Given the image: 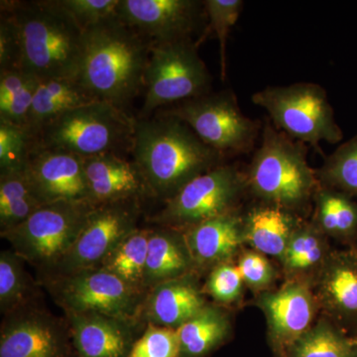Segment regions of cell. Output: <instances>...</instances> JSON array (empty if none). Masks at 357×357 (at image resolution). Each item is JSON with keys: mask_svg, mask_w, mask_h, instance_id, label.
Masks as SVG:
<instances>
[{"mask_svg": "<svg viewBox=\"0 0 357 357\" xmlns=\"http://www.w3.org/2000/svg\"><path fill=\"white\" fill-rule=\"evenodd\" d=\"M354 241H356V243H357V234H356V239H354ZM356 248L357 249V245L356 246Z\"/></svg>", "mask_w": 357, "mask_h": 357, "instance_id": "41", "label": "cell"}, {"mask_svg": "<svg viewBox=\"0 0 357 357\" xmlns=\"http://www.w3.org/2000/svg\"><path fill=\"white\" fill-rule=\"evenodd\" d=\"M314 195L318 229L337 238L356 239L357 202L349 195L328 187L319 188Z\"/></svg>", "mask_w": 357, "mask_h": 357, "instance_id": "29", "label": "cell"}, {"mask_svg": "<svg viewBox=\"0 0 357 357\" xmlns=\"http://www.w3.org/2000/svg\"><path fill=\"white\" fill-rule=\"evenodd\" d=\"M151 232L152 227H138L128 234L98 267L116 275L130 287L148 293L144 287V278Z\"/></svg>", "mask_w": 357, "mask_h": 357, "instance_id": "28", "label": "cell"}, {"mask_svg": "<svg viewBox=\"0 0 357 357\" xmlns=\"http://www.w3.org/2000/svg\"><path fill=\"white\" fill-rule=\"evenodd\" d=\"M82 29L116 15L119 0H57Z\"/></svg>", "mask_w": 357, "mask_h": 357, "instance_id": "37", "label": "cell"}, {"mask_svg": "<svg viewBox=\"0 0 357 357\" xmlns=\"http://www.w3.org/2000/svg\"><path fill=\"white\" fill-rule=\"evenodd\" d=\"M131 154L154 199L163 203L225 160L188 124L164 110L136 119Z\"/></svg>", "mask_w": 357, "mask_h": 357, "instance_id": "1", "label": "cell"}, {"mask_svg": "<svg viewBox=\"0 0 357 357\" xmlns=\"http://www.w3.org/2000/svg\"><path fill=\"white\" fill-rule=\"evenodd\" d=\"M26 172L45 204L56 202L91 203L82 157L36 144L30 154Z\"/></svg>", "mask_w": 357, "mask_h": 357, "instance_id": "15", "label": "cell"}, {"mask_svg": "<svg viewBox=\"0 0 357 357\" xmlns=\"http://www.w3.org/2000/svg\"><path fill=\"white\" fill-rule=\"evenodd\" d=\"M298 227L290 211L274 204L258 206L244 218V238L258 252L282 258Z\"/></svg>", "mask_w": 357, "mask_h": 357, "instance_id": "24", "label": "cell"}, {"mask_svg": "<svg viewBox=\"0 0 357 357\" xmlns=\"http://www.w3.org/2000/svg\"><path fill=\"white\" fill-rule=\"evenodd\" d=\"M84 173L93 206L114 202L154 199L146 178L135 161L121 155L84 158Z\"/></svg>", "mask_w": 357, "mask_h": 357, "instance_id": "18", "label": "cell"}, {"mask_svg": "<svg viewBox=\"0 0 357 357\" xmlns=\"http://www.w3.org/2000/svg\"><path fill=\"white\" fill-rule=\"evenodd\" d=\"M307 146L282 132L270 119L253 154L246 181L258 198L292 211L309 203L318 185L307 163Z\"/></svg>", "mask_w": 357, "mask_h": 357, "instance_id": "4", "label": "cell"}, {"mask_svg": "<svg viewBox=\"0 0 357 357\" xmlns=\"http://www.w3.org/2000/svg\"><path fill=\"white\" fill-rule=\"evenodd\" d=\"M116 15L152 45L197 41L195 36L202 43L208 36L206 7L199 0H119Z\"/></svg>", "mask_w": 357, "mask_h": 357, "instance_id": "13", "label": "cell"}, {"mask_svg": "<svg viewBox=\"0 0 357 357\" xmlns=\"http://www.w3.org/2000/svg\"><path fill=\"white\" fill-rule=\"evenodd\" d=\"M317 303L342 330L357 332V249L326 256L316 286Z\"/></svg>", "mask_w": 357, "mask_h": 357, "instance_id": "17", "label": "cell"}, {"mask_svg": "<svg viewBox=\"0 0 357 357\" xmlns=\"http://www.w3.org/2000/svg\"><path fill=\"white\" fill-rule=\"evenodd\" d=\"M25 260L13 249L0 252V312L2 317L41 300V286L25 268Z\"/></svg>", "mask_w": 357, "mask_h": 357, "instance_id": "26", "label": "cell"}, {"mask_svg": "<svg viewBox=\"0 0 357 357\" xmlns=\"http://www.w3.org/2000/svg\"><path fill=\"white\" fill-rule=\"evenodd\" d=\"M199 45L194 40L152 45L140 117L211 93V76Z\"/></svg>", "mask_w": 357, "mask_h": 357, "instance_id": "9", "label": "cell"}, {"mask_svg": "<svg viewBox=\"0 0 357 357\" xmlns=\"http://www.w3.org/2000/svg\"><path fill=\"white\" fill-rule=\"evenodd\" d=\"M152 44L115 15L84 30L79 82L96 100L126 107L145 89Z\"/></svg>", "mask_w": 357, "mask_h": 357, "instance_id": "2", "label": "cell"}, {"mask_svg": "<svg viewBox=\"0 0 357 357\" xmlns=\"http://www.w3.org/2000/svg\"><path fill=\"white\" fill-rule=\"evenodd\" d=\"M161 110L184 121L204 144L225 158L249 153L259 135L260 122L241 112L229 89L211 91Z\"/></svg>", "mask_w": 357, "mask_h": 357, "instance_id": "10", "label": "cell"}, {"mask_svg": "<svg viewBox=\"0 0 357 357\" xmlns=\"http://www.w3.org/2000/svg\"><path fill=\"white\" fill-rule=\"evenodd\" d=\"M251 100L269 115L282 132L323 154L321 143L337 144L344 139L328 93L321 84L295 83L268 86L256 91Z\"/></svg>", "mask_w": 357, "mask_h": 357, "instance_id": "6", "label": "cell"}, {"mask_svg": "<svg viewBox=\"0 0 357 357\" xmlns=\"http://www.w3.org/2000/svg\"><path fill=\"white\" fill-rule=\"evenodd\" d=\"M272 337L281 344L292 345L312 328L317 302L306 286L291 283L259 301Z\"/></svg>", "mask_w": 357, "mask_h": 357, "instance_id": "20", "label": "cell"}, {"mask_svg": "<svg viewBox=\"0 0 357 357\" xmlns=\"http://www.w3.org/2000/svg\"><path fill=\"white\" fill-rule=\"evenodd\" d=\"M0 357H77L65 317L39 303L2 317Z\"/></svg>", "mask_w": 357, "mask_h": 357, "instance_id": "14", "label": "cell"}, {"mask_svg": "<svg viewBox=\"0 0 357 357\" xmlns=\"http://www.w3.org/2000/svg\"><path fill=\"white\" fill-rule=\"evenodd\" d=\"M197 271L229 262L244 238V220L234 213L182 230Z\"/></svg>", "mask_w": 357, "mask_h": 357, "instance_id": "21", "label": "cell"}, {"mask_svg": "<svg viewBox=\"0 0 357 357\" xmlns=\"http://www.w3.org/2000/svg\"><path fill=\"white\" fill-rule=\"evenodd\" d=\"M198 273L184 232L172 227H152L148 246L144 287L146 291L164 282Z\"/></svg>", "mask_w": 357, "mask_h": 357, "instance_id": "22", "label": "cell"}, {"mask_svg": "<svg viewBox=\"0 0 357 357\" xmlns=\"http://www.w3.org/2000/svg\"><path fill=\"white\" fill-rule=\"evenodd\" d=\"M178 354L180 342L177 330L147 325L128 357H178Z\"/></svg>", "mask_w": 357, "mask_h": 357, "instance_id": "36", "label": "cell"}, {"mask_svg": "<svg viewBox=\"0 0 357 357\" xmlns=\"http://www.w3.org/2000/svg\"><path fill=\"white\" fill-rule=\"evenodd\" d=\"M356 356V342L326 321L312 326L291 345V357Z\"/></svg>", "mask_w": 357, "mask_h": 357, "instance_id": "31", "label": "cell"}, {"mask_svg": "<svg viewBox=\"0 0 357 357\" xmlns=\"http://www.w3.org/2000/svg\"><path fill=\"white\" fill-rule=\"evenodd\" d=\"M197 274L164 282L148 291L140 319L143 325L178 330L206 305Z\"/></svg>", "mask_w": 357, "mask_h": 357, "instance_id": "19", "label": "cell"}, {"mask_svg": "<svg viewBox=\"0 0 357 357\" xmlns=\"http://www.w3.org/2000/svg\"><path fill=\"white\" fill-rule=\"evenodd\" d=\"M143 202H114L96 206L81 234L52 275H65L98 267L128 234L139 227ZM42 277V276H38Z\"/></svg>", "mask_w": 357, "mask_h": 357, "instance_id": "12", "label": "cell"}, {"mask_svg": "<svg viewBox=\"0 0 357 357\" xmlns=\"http://www.w3.org/2000/svg\"><path fill=\"white\" fill-rule=\"evenodd\" d=\"M86 202H56L41 206L24 222L0 234L37 277L51 273L70 250L95 208Z\"/></svg>", "mask_w": 357, "mask_h": 357, "instance_id": "7", "label": "cell"}, {"mask_svg": "<svg viewBox=\"0 0 357 357\" xmlns=\"http://www.w3.org/2000/svg\"><path fill=\"white\" fill-rule=\"evenodd\" d=\"M20 30L21 70L37 79L77 81L84 51V31L57 0L1 1Z\"/></svg>", "mask_w": 357, "mask_h": 357, "instance_id": "3", "label": "cell"}, {"mask_svg": "<svg viewBox=\"0 0 357 357\" xmlns=\"http://www.w3.org/2000/svg\"><path fill=\"white\" fill-rule=\"evenodd\" d=\"M316 176L324 187L357 198V133L325 157L323 165L316 171Z\"/></svg>", "mask_w": 357, "mask_h": 357, "instance_id": "32", "label": "cell"}, {"mask_svg": "<svg viewBox=\"0 0 357 357\" xmlns=\"http://www.w3.org/2000/svg\"><path fill=\"white\" fill-rule=\"evenodd\" d=\"M35 145L27 128L0 121V174L25 170Z\"/></svg>", "mask_w": 357, "mask_h": 357, "instance_id": "34", "label": "cell"}, {"mask_svg": "<svg viewBox=\"0 0 357 357\" xmlns=\"http://www.w3.org/2000/svg\"><path fill=\"white\" fill-rule=\"evenodd\" d=\"M208 28L206 34L215 33L220 44V72L227 77V40L230 30L236 24L244 6L243 0H204Z\"/></svg>", "mask_w": 357, "mask_h": 357, "instance_id": "35", "label": "cell"}, {"mask_svg": "<svg viewBox=\"0 0 357 357\" xmlns=\"http://www.w3.org/2000/svg\"><path fill=\"white\" fill-rule=\"evenodd\" d=\"M37 281L64 314L96 312L142 324L141 311L147 293L130 287L102 268L37 277Z\"/></svg>", "mask_w": 357, "mask_h": 357, "instance_id": "8", "label": "cell"}, {"mask_svg": "<svg viewBox=\"0 0 357 357\" xmlns=\"http://www.w3.org/2000/svg\"><path fill=\"white\" fill-rule=\"evenodd\" d=\"M246 185V175L236 165L223 163L188 183L149 222L157 227L185 230L234 213Z\"/></svg>", "mask_w": 357, "mask_h": 357, "instance_id": "11", "label": "cell"}, {"mask_svg": "<svg viewBox=\"0 0 357 357\" xmlns=\"http://www.w3.org/2000/svg\"><path fill=\"white\" fill-rule=\"evenodd\" d=\"M1 8V7H0ZM22 46L17 24L6 9L0 13V72L21 70Z\"/></svg>", "mask_w": 357, "mask_h": 357, "instance_id": "39", "label": "cell"}, {"mask_svg": "<svg viewBox=\"0 0 357 357\" xmlns=\"http://www.w3.org/2000/svg\"><path fill=\"white\" fill-rule=\"evenodd\" d=\"M38 79L22 70L0 72V121L27 128Z\"/></svg>", "mask_w": 357, "mask_h": 357, "instance_id": "30", "label": "cell"}, {"mask_svg": "<svg viewBox=\"0 0 357 357\" xmlns=\"http://www.w3.org/2000/svg\"><path fill=\"white\" fill-rule=\"evenodd\" d=\"M231 332L229 314L208 304L178 328V357H206L225 342Z\"/></svg>", "mask_w": 357, "mask_h": 357, "instance_id": "25", "label": "cell"}, {"mask_svg": "<svg viewBox=\"0 0 357 357\" xmlns=\"http://www.w3.org/2000/svg\"><path fill=\"white\" fill-rule=\"evenodd\" d=\"M96 102L77 81L66 79H38L27 129L33 136L65 112Z\"/></svg>", "mask_w": 357, "mask_h": 357, "instance_id": "23", "label": "cell"}, {"mask_svg": "<svg viewBox=\"0 0 357 357\" xmlns=\"http://www.w3.org/2000/svg\"><path fill=\"white\" fill-rule=\"evenodd\" d=\"M43 206L26 169L0 174V234L15 229Z\"/></svg>", "mask_w": 357, "mask_h": 357, "instance_id": "27", "label": "cell"}, {"mask_svg": "<svg viewBox=\"0 0 357 357\" xmlns=\"http://www.w3.org/2000/svg\"><path fill=\"white\" fill-rule=\"evenodd\" d=\"M237 268L243 280L253 288L266 287L273 279L271 264L260 252L245 253L239 259Z\"/></svg>", "mask_w": 357, "mask_h": 357, "instance_id": "40", "label": "cell"}, {"mask_svg": "<svg viewBox=\"0 0 357 357\" xmlns=\"http://www.w3.org/2000/svg\"><path fill=\"white\" fill-rule=\"evenodd\" d=\"M328 255L321 230L299 225L294 231L282 260L288 271L301 273L323 266Z\"/></svg>", "mask_w": 357, "mask_h": 357, "instance_id": "33", "label": "cell"}, {"mask_svg": "<svg viewBox=\"0 0 357 357\" xmlns=\"http://www.w3.org/2000/svg\"><path fill=\"white\" fill-rule=\"evenodd\" d=\"M243 282L236 265L222 263L211 269L206 280V290L217 302L229 304L241 295Z\"/></svg>", "mask_w": 357, "mask_h": 357, "instance_id": "38", "label": "cell"}, {"mask_svg": "<svg viewBox=\"0 0 357 357\" xmlns=\"http://www.w3.org/2000/svg\"><path fill=\"white\" fill-rule=\"evenodd\" d=\"M77 357H128L146 326L107 314H64Z\"/></svg>", "mask_w": 357, "mask_h": 357, "instance_id": "16", "label": "cell"}, {"mask_svg": "<svg viewBox=\"0 0 357 357\" xmlns=\"http://www.w3.org/2000/svg\"><path fill=\"white\" fill-rule=\"evenodd\" d=\"M135 121L126 110L96 100L60 115L37 133L35 141L40 147L82 158L121 155L132 149Z\"/></svg>", "mask_w": 357, "mask_h": 357, "instance_id": "5", "label": "cell"}]
</instances>
